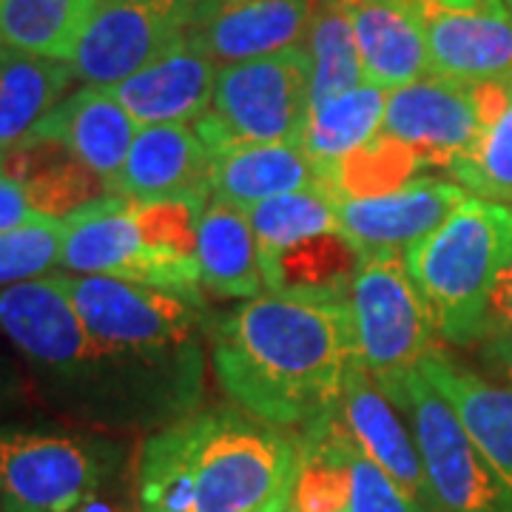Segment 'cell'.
Segmentation results:
<instances>
[{
    "mask_svg": "<svg viewBox=\"0 0 512 512\" xmlns=\"http://www.w3.org/2000/svg\"><path fill=\"white\" fill-rule=\"evenodd\" d=\"M57 268L80 276H117L180 296H200L202 285L200 271L168 262L148 248L131 200L120 194H106L66 217Z\"/></svg>",
    "mask_w": 512,
    "mask_h": 512,
    "instance_id": "obj_11",
    "label": "cell"
},
{
    "mask_svg": "<svg viewBox=\"0 0 512 512\" xmlns=\"http://www.w3.org/2000/svg\"><path fill=\"white\" fill-rule=\"evenodd\" d=\"M311 117V55L291 46L222 66L211 109L194 131L211 154L234 143H302Z\"/></svg>",
    "mask_w": 512,
    "mask_h": 512,
    "instance_id": "obj_5",
    "label": "cell"
},
{
    "mask_svg": "<svg viewBox=\"0 0 512 512\" xmlns=\"http://www.w3.org/2000/svg\"><path fill=\"white\" fill-rule=\"evenodd\" d=\"M311 185H325V177L302 143H234L211 165V197L239 211Z\"/></svg>",
    "mask_w": 512,
    "mask_h": 512,
    "instance_id": "obj_22",
    "label": "cell"
},
{
    "mask_svg": "<svg viewBox=\"0 0 512 512\" xmlns=\"http://www.w3.org/2000/svg\"><path fill=\"white\" fill-rule=\"evenodd\" d=\"M0 168L43 217L66 220L77 208L111 194L109 185L57 140H20L0 151Z\"/></svg>",
    "mask_w": 512,
    "mask_h": 512,
    "instance_id": "obj_23",
    "label": "cell"
},
{
    "mask_svg": "<svg viewBox=\"0 0 512 512\" xmlns=\"http://www.w3.org/2000/svg\"><path fill=\"white\" fill-rule=\"evenodd\" d=\"M137 123L131 120L120 100L109 89L83 86L57 103L23 140H57L72 151L80 163L109 185L114 194L117 177L123 171L128 148L137 137Z\"/></svg>",
    "mask_w": 512,
    "mask_h": 512,
    "instance_id": "obj_20",
    "label": "cell"
},
{
    "mask_svg": "<svg viewBox=\"0 0 512 512\" xmlns=\"http://www.w3.org/2000/svg\"><path fill=\"white\" fill-rule=\"evenodd\" d=\"M288 512H293V510H288Z\"/></svg>",
    "mask_w": 512,
    "mask_h": 512,
    "instance_id": "obj_42",
    "label": "cell"
},
{
    "mask_svg": "<svg viewBox=\"0 0 512 512\" xmlns=\"http://www.w3.org/2000/svg\"><path fill=\"white\" fill-rule=\"evenodd\" d=\"M350 501L348 512H430L416 498L404 493L382 467L367 458L353 439L348 444Z\"/></svg>",
    "mask_w": 512,
    "mask_h": 512,
    "instance_id": "obj_34",
    "label": "cell"
},
{
    "mask_svg": "<svg viewBox=\"0 0 512 512\" xmlns=\"http://www.w3.org/2000/svg\"><path fill=\"white\" fill-rule=\"evenodd\" d=\"M487 336H512V262L495 282L487 308Z\"/></svg>",
    "mask_w": 512,
    "mask_h": 512,
    "instance_id": "obj_36",
    "label": "cell"
},
{
    "mask_svg": "<svg viewBox=\"0 0 512 512\" xmlns=\"http://www.w3.org/2000/svg\"><path fill=\"white\" fill-rule=\"evenodd\" d=\"M35 217H40V214L29 205L23 188L9 174H3V168H0V234L20 228Z\"/></svg>",
    "mask_w": 512,
    "mask_h": 512,
    "instance_id": "obj_35",
    "label": "cell"
},
{
    "mask_svg": "<svg viewBox=\"0 0 512 512\" xmlns=\"http://www.w3.org/2000/svg\"><path fill=\"white\" fill-rule=\"evenodd\" d=\"M402 262L433 333L450 345H476L487 336L495 282L512 262V208L467 197Z\"/></svg>",
    "mask_w": 512,
    "mask_h": 512,
    "instance_id": "obj_3",
    "label": "cell"
},
{
    "mask_svg": "<svg viewBox=\"0 0 512 512\" xmlns=\"http://www.w3.org/2000/svg\"><path fill=\"white\" fill-rule=\"evenodd\" d=\"M305 49L311 55V106H322L365 83L348 6L313 9Z\"/></svg>",
    "mask_w": 512,
    "mask_h": 512,
    "instance_id": "obj_30",
    "label": "cell"
},
{
    "mask_svg": "<svg viewBox=\"0 0 512 512\" xmlns=\"http://www.w3.org/2000/svg\"><path fill=\"white\" fill-rule=\"evenodd\" d=\"M117 458L114 444L94 436L0 424V512H80Z\"/></svg>",
    "mask_w": 512,
    "mask_h": 512,
    "instance_id": "obj_7",
    "label": "cell"
},
{
    "mask_svg": "<svg viewBox=\"0 0 512 512\" xmlns=\"http://www.w3.org/2000/svg\"><path fill=\"white\" fill-rule=\"evenodd\" d=\"M214 154L194 126H143L128 148L114 194L131 202L188 200L205 205L211 197Z\"/></svg>",
    "mask_w": 512,
    "mask_h": 512,
    "instance_id": "obj_14",
    "label": "cell"
},
{
    "mask_svg": "<svg viewBox=\"0 0 512 512\" xmlns=\"http://www.w3.org/2000/svg\"><path fill=\"white\" fill-rule=\"evenodd\" d=\"M387 399L416 427L421 467L436 512H512V487L481 456L453 407L421 376L407 373Z\"/></svg>",
    "mask_w": 512,
    "mask_h": 512,
    "instance_id": "obj_8",
    "label": "cell"
},
{
    "mask_svg": "<svg viewBox=\"0 0 512 512\" xmlns=\"http://www.w3.org/2000/svg\"><path fill=\"white\" fill-rule=\"evenodd\" d=\"M217 63L188 35L168 52L151 60L146 69L109 89L137 126L194 123L211 109L217 86Z\"/></svg>",
    "mask_w": 512,
    "mask_h": 512,
    "instance_id": "obj_15",
    "label": "cell"
},
{
    "mask_svg": "<svg viewBox=\"0 0 512 512\" xmlns=\"http://www.w3.org/2000/svg\"><path fill=\"white\" fill-rule=\"evenodd\" d=\"M0 333L46 384L72 396H97L94 384H117L123 373L86 333L63 276H37L0 288Z\"/></svg>",
    "mask_w": 512,
    "mask_h": 512,
    "instance_id": "obj_6",
    "label": "cell"
},
{
    "mask_svg": "<svg viewBox=\"0 0 512 512\" xmlns=\"http://www.w3.org/2000/svg\"><path fill=\"white\" fill-rule=\"evenodd\" d=\"M208 0H94L72 69L94 89H114L180 43Z\"/></svg>",
    "mask_w": 512,
    "mask_h": 512,
    "instance_id": "obj_10",
    "label": "cell"
},
{
    "mask_svg": "<svg viewBox=\"0 0 512 512\" xmlns=\"http://www.w3.org/2000/svg\"><path fill=\"white\" fill-rule=\"evenodd\" d=\"M348 12L365 83L396 92L430 77L424 0H350Z\"/></svg>",
    "mask_w": 512,
    "mask_h": 512,
    "instance_id": "obj_17",
    "label": "cell"
},
{
    "mask_svg": "<svg viewBox=\"0 0 512 512\" xmlns=\"http://www.w3.org/2000/svg\"><path fill=\"white\" fill-rule=\"evenodd\" d=\"M299 441L237 407L197 410L143 444V512H256L291 501Z\"/></svg>",
    "mask_w": 512,
    "mask_h": 512,
    "instance_id": "obj_2",
    "label": "cell"
},
{
    "mask_svg": "<svg viewBox=\"0 0 512 512\" xmlns=\"http://www.w3.org/2000/svg\"><path fill=\"white\" fill-rule=\"evenodd\" d=\"M291 510V501H276L271 507H265V510H256V512H288Z\"/></svg>",
    "mask_w": 512,
    "mask_h": 512,
    "instance_id": "obj_40",
    "label": "cell"
},
{
    "mask_svg": "<svg viewBox=\"0 0 512 512\" xmlns=\"http://www.w3.org/2000/svg\"><path fill=\"white\" fill-rule=\"evenodd\" d=\"M339 419L353 444L367 458H373L404 493L416 498L421 507H427L430 512L436 510L416 441L410 439V433L399 419L393 402L387 399V393L365 367L356 362H350L348 373H345Z\"/></svg>",
    "mask_w": 512,
    "mask_h": 512,
    "instance_id": "obj_19",
    "label": "cell"
},
{
    "mask_svg": "<svg viewBox=\"0 0 512 512\" xmlns=\"http://www.w3.org/2000/svg\"><path fill=\"white\" fill-rule=\"evenodd\" d=\"M311 0H208L191 35L214 63H242L302 46Z\"/></svg>",
    "mask_w": 512,
    "mask_h": 512,
    "instance_id": "obj_18",
    "label": "cell"
},
{
    "mask_svg": "<svg viewBox=\"0 0 512 512\" xmlns=\"http://www.w3.org/2000/svg\"><path fill=\"white\" fill-rule=\"evenodd\" d=\"M379 134L413 148L424 165L450 168L481 134L470 83L430 74L387 92Z\"/></svg>",
    "mask_w": 512,
    "mask_h": 512,
    "instance_id": "obj_12",
    "label": "cell"
},
{
    "mask_svg": "<svg viewBox=\"0 0 512 512\" xmlns=\"http://www.w3.org/2000/svg\"><path fill=\"white\" fill-rule=\"evenodd\" d=\"M416 370L453 407L481 456L512 487V384L490 382L439 348L427 350Z\"/></svg>",
    "mask_w": 512,
    "mask_h": 512,
    "instance_id": "obj_21",
    "label": "cell"
},
{
    "mask_svg": "<svg viewBox=\"0 0 512 512\" xmlns=\"http://www.w3.org/2000/svg\"><path fill=\"white\" fill-rule=\"evenodd\" d=\"M66 220L35 217L32 222L0 234V288L37 279L60 265Z\"/></svg>",
    "mask_w": 512,
    "mask_h": 512,
    "instance_id": "obj_33",
    "label": "cell"
},
{
    "mask_svg": "<svg viewBox=\"0 0 512 512\" xmlns=\"http://www.w3.org/2000/svg\"><path fill=\"white\" fill-rule=\"evenodd\" d=\"M384 106H387V92L370 83H362L353 92L339 94L322 106H311L302 146L313 163L319 165L328 188L336 165L356 148L367 146L370 140L379 137Z\"/></svg>",
    "mask_w": 512,
    "mask_h": 512,
    "instance_id": "obj_27",
    "label": "cell"
},
{
    "mask_svg": "<svg viewBox=\"0 0 512 512\" xmlns=\"http://www.w3.org/2000/svg\"><path fill=\"white\" fill-rule=\"evenodd\" d=\"M430 74L456 83L512 80V15L504 0H481L473 12L427 6Z\"/></svg>",
    "mask_w": 512,
    "mask_h": 512,
    "instance_id": "obj_16",
    "label": "cell"
},
{
    "mask_svg": "<svg viewBox=\"0 0 512 512\" xmlns=\"http://www.w3.org/2000/svg\"><path fill=\"white\" fill-rule=\"evenodd\" d=\"M464 200L467 191L458 183L416 177L382 197L339 200L336 225L365 259L402 256L410 245L433 234Z\"/></svg>",
    "mask_w": 512,
    "mask_h": 512,
    "instance_id": "obj_13",
    "label": "cell"
},
{
    "mask_svg": "<svg viewBox=\"0 0 512 512\" xmlns=\"http://www.w3.org/2000/svg\"><path fill=\"white\" fill-rule=\"evenodd\" d=\"M478 359L501 382L512 384V336H484Z\"/></svg>",
    "mask_w": 512,
    "mask_h": 512,
    "instance_id": "obj_37",
    "label": "cell"
},
{
    "mask_svg": "<svg viewBox=\"0 0 512 512\" xmlns=\"http://www.w3.org/2000/svg\"><path fill=\"white\" fill-rule=\"evenodd\" d=\"M350 0H311L313 9H328V6H348Z\"/></svg>",
    "mask_w": 512,
    "mask_h": 512,
    "instance_id": "obj_39",
    "label": "cell"
},
{
    "mask_svg": "<svg viewBox=\"0 0 512 512\" xmlns=\"http://www.w3.org/2000/svg\"><path fill=\"white\" fill-rule=\"evenodd\" d=\"M336 194L328 185H311L248 208V222L259 245V262L274 259L302 239L336 231Z\"/></svg>",
    "mask_w": 512,
    "mask_h": 512,
    "instance_id": "obj_29",
    "label": "cell"
},
{
    "mask_svg": "<svg viewBox=\"0 0 512 512\" xmlns=\"http://www.w3.org/2000/svg\"><path fill=\"white\" fill-rule=\"evenodd\" d=\"M77 316L106 356L140 367L200 362L202 296L148 288L117 276H63Z\"/></svg>",
    "mask_w": 512,
    "mask_h": 512,
    "instance_id": "obj_4",
    "label": "cell"
},
{
    "mask_svg": "<svg viewBox=\"0 0 512 512\" xmlns=\"http://www.w3.org/2000/svg\"><path fill=\"white\" fill-rule=\"evenodd\" d=\"M419 154L390 137L379 134L367 146L356 148L330 174V191L336 200H365L382 197L402 188L421 168Z\"/></svg>",
    "mask_w": 512,
    "mask_h": 512,
    "instance_id": "obj_31",
    "label": "cell"
},
{
    "mask_svg": "<svg viewBox=\"0 0 512 512\" xmlns=\"http://www.w3.org/2000/svg\"><path fill=\"white\" fill-rule=\"evenodd\" d=\"M74 69L66 60L0 46V151L20 140L66 100Z\"/></svg>",
    "mask_w": 512,
    "mask_h": 512,
    "instance_id": "obj_26",
    "label": "cell"
},
{
    "mask_svg": "<svg viewBox=\"0 0 512 512\" xmlns=\"http://www.w3.org/2000/svg\"><path fill=\"white\" fill-rule=\"evenodd\" d=\"M424 3L436 9H450V12H473L481 0H424Z\"/></svg>",
    "mask_w": 512,
    "mask_h": 512,
    "instance_id": "obj_38",
    "label": "cell"
},
{
    "mask_svg": "<svg viewBox=\"0 0 512 512\" xmlns=\"http://www.w3.org/2000/svg\"><path fill=\"white\" fill-rule=\"evenodd\" d=\"M507 3V9H510V15H512V0H504Z\"/></svg>",
    "mask_w": 512,
    "mask_h": 512,
    "instance_id": "obj_41",
    "label": "cell"
},
{
    "mask_svg": "<svg viewBox=\"0 0 512 512\" xmlns=\"http://www.w3.org/2000/svg\"><path fill=\"white\" fill-rule=\"evenodd\" d=\"M94 0H0V46L72 60Z\"/></svg>",
    "mask_w": 512,
    "mask_h": 512,
    "instance_id": "obj_28",
    "label": "cell"
},
{
    "mask_svg": "<svg viewBox=\"0 0 512 512\" xmlns=\"http://www.w3.org/2000/svg\"><path fill=\"white\" fill-rule=\"evenodd\" d=\"M214 370L234 402L279 430L339 419L353 362L348 305L256 296L211 325Z\"/></svg>",
    "mask_w": 512,
    "mask_h": 512,
    "instance_id": "obj_1",
    "label": "cell"
},
{
    "mask_svg": "<svg viewBox=\"0 0 512 512\" xmlns=\"http://www.w3.org/2000/svg\"><path fill=\"white\" fill-rule=\"evenodd\" d=\"M353 362L390 393L433 348V325L402 256H370L348 296Z\"/></svg>",
    "mask_w": 512,
    "mask_h": 512,
    "instance_id": "obj_9",
    "label": "cell"
},
{
    "mask_svg": "<svg viewBox=\"0 0 512 512\" xmlns=\"http://www.w3.org/2000/svg\"><path fill=\"white\" fill-rule=\"evenodd\" d=\"M200 282L225 299H256L265 291L259 245L248 214L228 202H205L197 225Z\"/></svg>",
    "mask_w": 512,
    "mask_h": 512,
    "instance_id": "obj_25",
    "label": "cell"
},
{
    "mask_svg": "<svg viewBox=\"0 0 512 512\" xmlns=\"http://www.w3.org/2000/svg\"><path fill=\"white\" fill-rule=\"evenodd\" d=\"M265 288L296 302L345 305L356 276L365 265L362 251L339 228L296 242L274 259L259 262Z\"/></svg>",
    "mask_w": 512,
    "mask_h": 512,
    "instance_id": "obj_24",
    "label": "cell"
},
{
    "mask_svg": "<svg viewBox=\"0 0 512 512\" xmlns=\"http://www.w3.org/2000/svg\"><path fill=\"white\" fill-rule=\"evenodd\" d=\"M450 177L478 200L512 202V97L493 126L481 128L478 140L450 163Z\"/></svg>",
    "mask_w": 512,
    "mask_h": 512,
    "instance_id": "obj_32",
    "label": "cell"
}]
</instances>
